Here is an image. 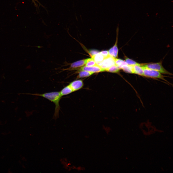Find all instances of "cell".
I'll return each instance as SVG.
<instances>
[{"label":"cell","instance_id":"15","mask_svg":"<svg viewBox=\"0 0 173 173\" xmlns=\"http://www.w3.org/2000/svg\"><path fill=\"white\" fill-rule=\"evenodd\" d=\"M122 69L125 72L133 74V66L128 65L124 66L121 67Z\"/></svg>","mask_w":173,"mask_h":173},{"label":"cell","instance_id":"6","mask_svg":"<svg viewBox=\"0 0 173 173\" xmlns=\"http://www.w3.org/2000/svg\"><path fill=\"white\" fill-rule=\"evenodd\" d=\"M77 69L79 71L81 70L86 71L92 72L94 73L104 71V70L98 65L93 66H85L79 68L76 70Z\"/></svg>","mask_w":173,"mask_h":173},{"label":"cell","instance_id":"3","mask_svg":"<svg viewBox=\"0 0 173 173\" xmlns=\"http://www.w3.org/2000/svg\"><path fill=\"white\" fill-rule=\"evenodd\" d=\"M144 66L148 68L158 71L162 74L171 75L172 74L163 67L162 62L143 64Z\"/></svg>","mask_w":173,"mask_h":173},{"label":"cell","instance_id":"2","mask_svg":"<svg viewBox=\"0 0 173 173\" xmlns=\"http://www.w3.org/2000/svg\"><path fill=\"white\" fill-rule=\"evenodd\" d=\"M143 64L142 65V67L143 70V76L149 78L160 79L167 82L165 79L164 76L162 74L157 71L147 68L143 66Z\"/></svg>","mask_w":173,"mask_h":173},{"label":"cell","instance_id":"10","mask_svg":"<svg viewBox=\"0 0 173 173\" xmlns=\"http://www.w3.org/2000/svg\"><path fill=\"white\" fill-rule=\"evenodd\" d=\"M60 92L61 96H62L69 94L73 92L68 85L64 87Z\"/></svg>","mask_w":173,"mask_h":173},{"label":"cell","instance_id":"8","mask_svg":"<svg viewBox=\"0 0 173 173\" xmlns=\"http://www.w3.org/2000/svg\"><path fill=\"white\" fill-rule=\"evenodd\" d=\"M118 33L117 32L116 41L114 46L111 48L108 51L109 56L116 58L118 57V50L117 46L118 41Z\"/></svg>","mask_w":173,"mask_h":173},{"label":"cell","instance_id":"9","mask_svg":"<svg viewBox=\"0 0 173 173\" xmlns=\"http://www.w3.org/2000/svg\"><path fill=\"white\" fill-rule=\"evenodd\" d=\"M143 64L133 66V74L143 76L144 73L142 65Z\"/></svg>","mask_w":173,"mask_h":173},{"label":"cell","instance_id":"14","mask_svg":"<svg viewBox=\"0 0 173 173\" xmlns=\"http://www.w3.org/2000/svg\"><path fill=\"white\" fill-rule=\"evenodd\" d=\"M120 69L116 65H112L107 69L105 71L113 73H117L119 72Z\"/></svg>","mask_w":173,"mask_h":173},{"label":"cell","instance_id":"5","mask_svg":"<svg viewBox=\"0 0 173 173\" xmlns=\"http://www.w3.org/2000/svg\"><path fill=\"white\" fill-rule=\"evenodd\" d=\"M88 59V58H87L73 62L70 64L69 68L63 70H71L77 69L85 65Z\"/></svg>","mask_w":173,"mask_h":173},{"label":"cell","instance_id":"12","mask_svg":"<svg viewBox=\"0 0 173 173\" xmlns=\"http://www.w3.org/2000/svg\"><path fill=\"white\" fill-rule=\"evenodd\" d=\"M79 71L77 76V78H80L89 77L93 74V73L86 71L81 70Z\"/></svg>","mask_w":173,"mask_h":173},{"label":"cell","instance_id":"7","mask_svg":"<svg viewBox=\"0 0 173 173\" xmlns=\"http://www.w3.org/2000/svg\"><path fill=\"white\" fill-rule=\"evenodd\" d=\"M68 85L72 89L73 92L79 90L83 87V83L82 80H77L71 82Z\"/></svg>","mask_w":173,"mask_h":173},{"label":"cell","instance_id":"1","mask_svg":"<svg viewBox=\"0 0 173 173\" xmlns=\"http://www.w3.org/2000/svg\"><path fill=\"white\" fill-rule=\"evenodd\" d=\"M33 95L42 97L53 102L55 105L53 118L56 119L59 117L60 109L59 102L62 96L60 92H53L42 94H33Z\"/></svg>","mask_w":173,"mask_h":173},{"label":"cell","instance_id":"16","mask_svg":"<svg viewBox=\"0 0 173 173\" xmlns=\"http://www.w3.org/2000/svg\"><path fill=\"white\" fill-rule=\"evenodd\" d=\"M125 61L130 66H133L135 65H139L141 64L126 56H125Z\"/></svg>","mask_w":173,"mask_h":173},{"label":"cell","instance_id":"17","mask_svg":"<svg viewBox=\"0 0 173 173\" xmlns=\"http://www.w3.org/2000/svg\"><path fill=\"white\" fill-rule=\"evenodd\" d=\"M87 66H93L98 65L95 62L92 58H89L85 65Z\"/></svg>","mask_w":173,"mask_h":173},{"label":"cell","instance_id":"13","mask_svg":"<svg viewBox=\"0 0 173 173\" xmlns=\"http://www.w3.org/2000/svg\"><path fill=\"white\" fill-rule=\"evenodd\" d=\"M115 64L120 69L122 67L128 65L125 61L117 58L115 59Z\"/></svg>","mask_w":173,"mask_h":173},{"label":"cell","instance_id":"20","mask_svg":"<svg viewBox=\"0 0 173 173\" xmlns=\"http://www.w3.org/2000/svg\"><path fill=\"white\" fill-rule=\"evenodd\" d=\"M32 1L35 4V5L36 4V3H35V1H37V0H32Z\"/></svg>","mask_w":173,"mask_h":173},{"label":"cell","instance_id":"19","mask_svg":"<svg viewBox=\"0 0 173 173\" xmlns=\"http://www.w3.org/2000/svg\"><path fill=\"white\" fill-rule=\"evenodd\" d=\"M99 53L104 56L105 58L109 56L108 51L107 50L102 51L100 52Z\"/></svg>","mask_w":173,"mask_h":173},{"label":"cell","instance_id":"11","mask_svg":"<svg viewBox=\"0 0 173 173\" xmlns=\"http://www.w3.org/2000/svg\"><path fill=\"white\" fill-rule=\"evenodd\" d=\"M91 57L97 64L102 62L105 58L104 56L99 53Z\"/></svg>","mask_w":173,"mask_h":173},{"label":"cell","instance_id":"18","mask_svg":"<svg viewBox=\"0 0 173 173\" xmlns=\"http://www.w3.org/2000/svg\"><path fill=\"white\" fill-rule=\"evenodd\" d=\"M100 52L98 50L95 49H91L89 51V53L91 57L99 53Z\"/></svg>","mask_w":173,"mask_h":173},{"label":"cell","instance_id":"4","mask_svg":"<svg viewBox=\"0 0 173 173\" xmlns=\"http://www.w3.org/2000/svg\"><path fill=\"white\" fill-rule=\"evenodd\" d=\"M115 58L109 56L105 58L102 62L97 65L105 71L111 66L115 65Z\"/></svg>","mask_w":173,"mask_h":173}]
</instances>
